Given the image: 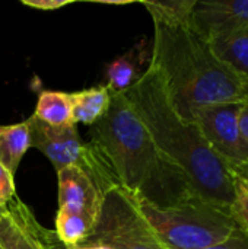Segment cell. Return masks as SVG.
<instances>
[{"label":"cell","instance_id":"cell-1","mask_svg":"<svg viewBox=\"0 0 248 249\" xmlns=\"http://www.w3.org/2000/svg\"><path fill=\"white\" fill-rule=\"evenodd\" d=\"M124 93L161 153L189 178L194 191L229 209L234 175L210 149L199 125L180 115L161 71L149 64Z\"/></svg>","mask_w":248,"mask_h":249},{"label":"cell","instance_id":"cell-2","mask_svg":"<svg viewBox=\"0 0 248 249\" xmlns=\"http://www.w3.org/2000/svg\"><path fill=\"white\" fill-rule=\"evenodd\" d=\"M89 134L120 187L133 198L168 207L199 196L189 178L161 153L124 92L113 93L107 112L91 125Z\"/></svg>","mask_w":248,"mask_h":249},{"label":"cell","instance_id":"cell-3","mask_svg":"<svg viewBox=\"0 0 248 249\" xmlns=\"http://www.w3.org/2000/svg\"><path fill=\"white\" fill-rule=\"evenodd\" d=\"M153 20L149 64L164 76L181 117L191 120L199 107L244 101V82L227 69L191 22Z\"/></svg>","mask_w":248,"mask_h":249},{"label":"cell","instance_id":"cell-4","mask_svg":"<svg viewBox=\"0 0 248 249\" xmlns=\"http://www.w3.org/2000/svg\"><path fill=\"white\" fill-rule=\"evenodd\" d=\"M136 203L170 249L212 248L225 242L237 229L229 209L200 196L189 197L168 207H156L140 200Z\"/></svg>","mask_w":248,"mask_h":249},{"label":"cell","instance_id":"cell-5","mask_svg":"<svg viewBox=\"0 0 248 249\" xmlns=\"http://www.w3.org/2000/svg\"><path fill=\"white\" fill-rule=\"evenodd\" d=\"M31 147L38 149L58 172L67 166L82 169L104 196L107 191L120 187L118 178L101 150L92 143H83L76 124L53 127L39 121L35 115L28 118Z\"/></svg>","mask_w":248,"mask_h":249},{"label":"cell","instance_id":"cell-6","mask_svg":"<svg viewBox=\"0 0 248 249\" xmlns=\"http://www.w3.org/2000/svg\"><path fill=\"white\" fill-rule=\"evenodd\" d=\"M82 245L113 249H170L140 212L136 200L121 187L102 196L98 222Z\"/></svg>","mask_w":248,"mask_h":249},{"label":"cell","instance_id":"cell-7","mask_svg":"<svg viewBox=\"0 0 248 249\" xmlns=\"http://www.w3.org/2000/svg\"><path fill=\"white\" fill-rule=\"evenodd\" d=\"M240 102L213 104L193 109L191 120L199 125L210 149L235 177H248V146L241 134Z\"/></svg>","mask_w":248,"mask_h":249},{"label":"cell","instance_id":"cell-8","mask_svg":"<svg viewBox=\"0 0 248 249\" xmlns=\"http://www.w3.org/2000/svg\"><path fill=\"white\" fill-rule=\"evenodd\" d=\"M0 245L4 249H66L56 232L44 228L16 196L0 217Z\"/></svg>","mask_w":248,"mask_h":249},{"label":"cell","instance_id":"cell-9","mask_svg":"<svg viewBox=\"0 0 248 249\" xmlns=\"http://www.w3.org/2000/svg\"><path fill=\"white\" fill-rule=\"evenodd\" d=\"M191 25L206 39L248 26V0H196Z\"/></svg>","mask_w":248,"mask_h":249},{"label":"cell","instance_id":"cell-10","mask_svg":"<svg viewBox=\"0 0 248 249\" xmlns=\"http://www.w3.org/2000/svg\"><path fill=\"white\" fill-rule=\"evenodd\" d=\"M58 178V209L69 210L98 222L102 204V194L94 181L79 168L67 166L57 172Z\"/></svg>","mask_w":248,"mask_h":249},{"label":"cell","instance_id":"cell-11","mask_svg":"<svg viewBox=\"0 0 248 249\" xmlns=\"http://www.w3.org/2000/svg\"><path fill=\"white\" fill-rule=\"evenodd\" d=\"M216 58L248 83V26L208 39Z\"/></svg>","mask_w":248,"mask_h":249},{"label":"cell","instance_id":"cell-12","mask_svg":"<svg viewBox=\"0 0 248 249\" xmlns=\"http://www.w3.org/2000/svg\"><path fill=\"white\" fill-rule=\"evenodd\" d=\"M73 107V123L94 125L107 112L113 92L107 85L88 88L79 92L70 93Z\"/></svg>","mask_w":248,"mask_h":249},{"label":"cell","instance_id":"cell-13","mask_svg":"<svg viewBox=\"0 0 248 249\" xmlns=\"http://www.w3.org/2000/svg\"><path fill=\"white\" fill-rule=\"evenodd\" d=\"M31 147L28 120L0 125V163L15 177L19 163Z\"/></svg>","mask_w":248,"mask_h":249},{"label":"cell","instance_id":"cell-14","mask_svg":"<svg viewBox=\"0 0 248 249\" xmlns=\"http://www.w3.org/2000/svg\"><path fill=\"white\" fill-rule=\"evenodd\" d=\"M32 115L53 127L75 124L70 93L60 90H41L35 105V112Z\"/></svg>","mask_w":248,"mask_h":249},{"label":"cell","instance_id":"cell-15","mask_svg":"<svg viewBox=\"0 0 248 249\" xmlns=\"http://www.w3.org/2000/svg\"><path fill=\"white\" fill-rule=\"evenodd\" d=\"M96 223L83 214L58 209L56 214V235L66 249L82 245L92 233Z\"/></svg>","mask_w":248,"mask_h":249},{"label":"cell","instance_id":"cell-16","mask_svg":"<svg viewBox=\"0 0 248 249\" xmlns=\"http://www.w3.org/2000/svg\"><path fill=\"white\" fill-rule=\"evenodd\" d=\"M137 51L139 47H134L126 54L117 57L111 64H108L107 86L111 89L113 93L126 92L140 77V74H137V58H140V55H137Z\"/></svg>","mask_w":248,"mask_h":249},{"label":"cell","instance_id":"cell-17","mask_svg":"<svg viewBox=\"0 0 248 249\" xmlns=\"http://www.w3.org/2000/svg\"><path fill=\"white\" fill-rule=\"evenodd\" d=\"M152 19L168 22H191L196 0H170V1H143Z\"/></svg>","mask_w":248,"mask_h":249},{"label":"cell","instance_id":"cell-18","mask_svg":"<svg viewBox=\"0 0 248 249\" xmlns=\"http://www.w3.org/2000/svg\"><path fill=\"white\" fill-rule=\"evenodd\" d=\"M229 214L237 229L248 233V177L234 178V198Z\"/></svg>","mask_w":248,"mask_h":249},{"label":"cell","instance_id":"cell-19","mask_svg":"<svg viewBox=\"0 0 248 249\" xmlns=\"http://www.w3.org/2000/svg\"><path fill=\"white\" fill-rule=\"evenodd\" d=\"M15 196H16L15 177L0 163V207L4 209Z\"/></svg>","mask_w":248,"mask_h":249},{"label":"cell","instance_id":"cell-20","mask_svg":"<svg viewBox=\"0 0 248 249\" xmlns=\"http://www.w3.org/2000/svg\"><path fill=\"white\" fill-rule=\"evenodd\" d=\"M208 249H248V233L235 229L234 233L225 242Z\"/></svg>","mask_w":248,"mask_h":249},{"label":"cell","instance_id":"cell-21","mask_svg":"<svg viewBox=\"0 0 248 249\" xmlns=\"http://www.w3.org/2000/svg\"><path fill=\"white\" fill-rule=\"evenodd\" d=\"M70 3H73V0H22V4L44 12L61 9L64 6H69Z\"/></svg>","mask_w":248,"mask_h":249},{"label":"cell","instance_id":"cell-22","mask_svg":"<svg viewBox=\"0 0 248 249\" xmlns=\"http://www.w3.org/2000/svg\"><path fill=\"white\" fill-rule=\"evenodd\" d=\"M238 124H240L241 134L248 146V98L243 101V107H241V111L238 115Z\"/></svg>","mask_w":248,"mask_h":249},{"label":"cell","instance_id":"cell-23","mask_svg":"<svg viewBox=\"0 0 248 249\" xmlns=\"http://www.w3.org/2000/svg\"><path fill=\"white\" fill-rule=\"evenodd\" d=\"M70 249H113L108 248V247H104V245H79V247H75V248Z\"/></svg>","mask_w":248,"mask_h":249},{"label":"cell","instance_id":"cell-24","mask_svg":"<svg viewBox=\"0 0 248 249\" xmlns=\"http://www.w3.org/2000/svg\"><path fill=\"white\" fill-rule=\"evenodd\" d=\"M101 4H117V6H120V4H129V3H132V1H99Z\"/></svg>","mask_w":248,"mask_h":249},{"label":"cell","instance_id":"cell-25","mask_svg":"<svg viewBox=\"0 0 248 249\" xmlns=\"http://www.w3.org/2000/svg\"><path fill=\"white\" fill-rule=\"evenodd\" d=\"M246 98H248V83L244 86V99Z\"/></svg>","mask_w":248,"mask_h":249},{"label":"cell","instance_id":"cell-26","mask_svg":"<svg viewBox=\"0 0 248 249\" xmlns=\"http://www.w3.org/2000/svg\"><path fill=\"white\" fill-rule=\"evenodd\" d=\"M3 212H4V209H3V207H0V217H1V214H3Z\"/></svg>","mask_w":248,"mask_h":249},{"label":"cell","instance_id":"cell-27","mask_svg":"<svg viewBox=\"0 0 248 249\" xmlns=\"http://www.w3.org/2000/svg\"><path fill=\"white\" fill-rule=\"evenodd\" d=\"M0 249H4V248H3V247H1V245H0Z\"/></svg>","mask_w":248,"mask_h":249}]
</instances>
